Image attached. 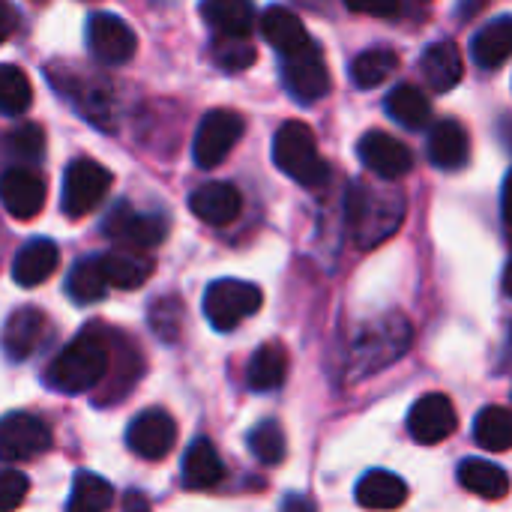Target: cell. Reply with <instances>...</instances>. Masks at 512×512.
Listing matches in <instances>:
<instances>
[{"label": "cell", "instance_id": "cell-30", "mask_svg": "<svg viewBox=\"0 0 512 512\" xmlns=\"http://www.w3.org/2000/svg\"><path fill=\"white\" fill-rule=\"evenodd\" d=\"M105 291H108V276H105L102 258H81L66 279L69 300L78 306H90V303H99Z\"/></svg>", "mask_w": 512, "mask_h": 512}, {"label": "cell", "instance_id": "cell-1", "mask_svg": "<svg viewBox=\"0 0 512 512\" xmlns=\"http://www.w3.org/2000/svg\"><path fill=\"white\" fill-rule=\"evenodd\" d=\"M111 369V339L102 327H84L51 363L45 384L63 396H78L99 387Z\"/></svg>", "mask_w": 512, "mask_h": 512}, {"label": "cell", "instance_id": "cell-28", "mask_svg": "<svg viewBox=\"0 0 512 512\" xmlns=\"http://www.w3.org/2000/svg\"><path fill=\"white\" fill-rule=\"evenodd\" d=\"M285 375H288V354H285V348L276 345V342L261 345V348L252 354L249 369H246V381H249V387H252L255 393H270V390L282 387Z\"/></svg>", "mask_w": 512, "mask_h": 512}, {"label": "cell", "instance_id": "cell-2", "mask_svg": "<svg viewBox=\"0 0 512 512\" xmlns=\"http://www.w3.org/2000/svg\"><path fill=\"white\" fill-rule=\"evenodd\" d=\"M405 216V201L399 192H381L369 186H351L348 198V219L354 240L363 249L378 246L381 240L393 237L402 225Z\"/></svg>", "mask_w": 512, "mask_h": 512}, {"label": "cell", "instance_id": "cell-33", "mask_svg": "<svg viewBox=\"0 0 512 512\" xmlns=\"http://www.w3.org/2000/svg\"><path fill=\"white\" fill-rule=\"evenodd\" d=\"M33 102L30 78L15 63H0V114L3 117H21L27 114Z\"/></svg>", "mask_w": 512, "mask_h": 512}, {"label": "cell", "instance_id": "cell-11", "mask_svg": "<svg viewBox=\"0 0 512 512\" xmlns=\"http://www.w3.org/2000/svg\"><path fill=\"white\" fill-rule=\"evenodd\" d=\"M105 237L117 240L120 246H132V249H153L165 240L168 222L156 213H135L126 204H117L105 222H102Z\"/></svg>", "mask_w": 512, "mask_h": 512}, {"label": "cell", "instance_id": "cell-6", "mask_svg": "<svg viewBox=\"0 0 512 512\" xmlns=\"http://www.w3.org/2000/svg\"><path fill=\"white\" fill-rule=\"evenodd\" d=\"M240 138H243V117L237 111L216 108V111L204 114V120L198 123L195 141H192L195 165L204 168V171L222 165Z\"/></svg>", "mask_w": 512, "mask_h": 512}, {"label": "cell", "instance_id": "cell-5", "mask_svg": "<svg viewBox=\"0 0 512 512\" xmlns=\"http://www.w3.org/2000/svg\"><path fill=\"white\" fill-rule=\"evenodd\" d=\"M111 186H114V177L105 165L93 159H75L63 177L60 207L69 219H84L108 198Z\"/></svg>", "mask_w": 512, "mask_h": 512}, {"label": "cell", "instance_id": "cell-9", "mask_svg": "<svg viewBox=\"0 0 512 512\" xmlns=\"http://www.w3.org/2000/svg\"><path fill=\"white\" fill-rule=\"evenodd\" d=\"M126 444L135 456L147 459V462H159L165 459L174 444H177V423L168 411L162 408H147L141 411L129 429H126Z\"/></svg>", "mask_w": 512, "mask_h": 512}, {"label": "cell", "instance_id": "cell-3", "mask_svg": "<svg viewBox=\"0 0 512 512\" xmlns=\"http://www.w3.org/2000/svg\"><path fill=\"white\" fill-rule=\"evenodd\" d=\"M273 162L279 171H285L291 180L309 189L324 186L330 177V165L318 153L315 132L303 120H288L279 126L273 138Z\"/></svg>", "mask_w": 512, "mask_h": 512}, {"label": "cell", "instance_id": "cell-17", "mask_svg": "<svg viewBox=\"0 0 512 512\" xmlns=\"http://www.w3.org/2000/svg\"><path fill=\"white\" fill-rule=\"evenodd\" d=\"M189 210L207 225H231L243 210V198L231 183L213 180V183H204L192 192Z\"/></svg>", "mask_w": 512, "mask_h": 512}, {"label": "cell", "instance_id": "cell-42", "mask_svg": "<svg viewBox=\"0 0 512 512\" xmlns=\"http://www.w3.org/2000/svg\"><path fill=\"white\" fill-rule=\"evenodd\" d=\"M501 213H504V222L512 225V171L504 180V192H501Z\"/></svg>", "mask_w": 512, "mask_h": 512}, {"label": "cell", "instance_id": "cell-37", "mask_svg": "<svg viewBox=\"0 0 512 512\" xmlns=\"http://www.w3.org/2000/svg\"><path fill=\"white\" fill-rule=\"evenodd\" d=\"M213 51H216V63L225 72H240L255 63V48L246 36H219Z\"/></svg>", "mask_w": 512, "mask_h": 512}, {"label": "cell", "instance_id": "cell-31", "mask_svg": "<svg viewBox=\"0 0 512 512\" xmlns=\"http://www.w3.org/2000/svg\"><path fill=\"white\" fill-rule=\"evenodd\" d=\"M399 69V54L393 48H366L354 57L351 63V78L360 90H372L378 84H384L393 72Z\"/></svg>", "mask_w": 512, "mask_h": 512}, {"label": "cell", "instance_id": "cell-23", "mask_svg": "<svg viewBox=\"0 0 512 512\" xmlns=\"http://www.w3.org/2000/svg\"><path fill=\"white\" fill-rule=\"evenodd\" d=\"M201 18L216 36H249L255 9L252 0H201Z\"/></svg>", "mask_w": 512, "mask_h": 512}, {"label": "cell", "instance_id": "cell-15", "mask_svg": "<svg viewBox=\"0 0 512 512\" xmlns=\"http://www.w3.org/2000/svg\"><path fill=\"white\" fill-rule=\"evenodd\" d=\"M357 153H360V162H363L372 174H378V177H384V180L405 177V174L414 168L411 150H408L402 141H396L393 135L378 132V129H372V132H366V135L360 138Z\"/></svg>", "mask_w": 512, "mask_h": 512}, {"label": "cell", "instance_id": "cell-21", "mask_svg": "<svg viewBox=\"0 0 512 512\" xmlns=\"http://www.w3.org/2000/svg\"><path fill=\"white\" fill-rule=\"evenodd\" d=\"M225 480V465L216 453V447L207 438L192 441V447L183 456V483L186 489L204 492V489H216Z\"/></svg>", "mask_w": 512, "mask_h": 512}, {"label": "cell", "instance_id": "cell-19", "mask_svg": "<svg viewBox=\"0 0 512 512\" xmlns=\"http://www.w3.org/2000/svg\"><path fill=\"white\" fill-rule=\"evenodd\" d=\"M429 159L441 171H459L468 162V132L462 129L459 120H441L429 129Z\"/></svg>", "mask_w": 512, "mask_h": 512}, {"label": "cell", "instance_id": "cell-20", "mask_svg": "<svg viewBox=\"0 0 512 512\" xmlns=\"http://www.w3.org/2000/svg\"><path fill=\"white\" fill-rule=\"evenodd\" d=\"M102 267L108 276V285L132 291L141 288L150 273H153V258L144 255V249H132V246H117L108 255H102Z\"/></svg>", "mask_w": 512, "mask_h": 512}, {"label": "cell", "instance_id": "cell-22", "mask_svg": "<svg viewBox=\"0 0 512 512\" xmlns=\"http://www.w3.org/2000/svg\"><path fill=\"white\" fill-rule=\"evenodd\" d=\"M261 33H264V39L282 57L291 54V51H300V48H306L312 42L309 33H306V24L291 9H285V6L264 9V15H261Z\"/></svg>", "mask_w": 512, "mask_h": 512}, {"label": "cell", "instance_id": "cell-24", "mask_svg": "<svg viewBox=\"0 0 512 512\" xmlns=\"http://www.w3.org/2000/svg\"><path fill=\"white\" fill-rule=\"evenodd\" d=\"M420 66H423V78L438 93H447L462 81V51L453 42L429 45L420 57Z\"/></svg>", "mask_w": 512, "mask_h": 512}, {"label": "cell", "instance_id": "cell-25", "mask_svg": "<svg viewBox=\"0 0 512 512\" xmlns=\"http://www.w3.org/2000/svg\"><path fill=\"white\" fill-rule=\"evenodd\" d=\"M471 57L480 69H498L512 57V15L495 18L486 24L474 42H471Z\"/></svg>", "mask_w": 512, "mask_h": 512}, {"label": "cell", "instance_id": "cell-14", "mask_svg": "<svg viewBox=\"0 0 512 512\" xmlns=\"http://www.w3.org/2000/svg\"><path fill=\"white\" fill-rule=\"evenodd\" d=\"M0 204L12 219H33L45 207V183L30 168H6L0 174Z\"/></svg>", "mask_w": 512, "mask_h": 512}, {"label": "cell", "instance_id": "cell-44", "mask_svg": "<svg viewBox=\"0 0 512 512\" xmlns=\"http://www.w3.org/2000/svg\"><path fill=\"white\" fill-rule=\"evenodd\" d=\"M33 3H42V0H33Z\"/></svg>", "mask_w": 512, "mask_h": 512}, {"label": "cell", "instance_id": "cell-38", "mask_svg": "<svg viewBox=\"0 0 512 512\" xmlns=\"http://www.w3.org/2000/svg\"><path fill=\"white\" fill-rule=\"evenodd\" d=\"M6 147L12 156L24 159V162H39L42 159V150H45V135L36 123H24V126H15L6 138Z\"/></svg>", "mask_w": 512, "mask_h": 512}, {"label": "cell", "instance_id": "cell-7", "mask_svg": "<svg viewBox=\"0 0 512 512\" xmlns=\"http://www.w3.org/2000/svg\"><path fill=\"white\" fill-rule=\"evenodd\" d=\"M282 81L285 90L297 99V102H318L330 93V72L324 63V54L315 42H309L300 51H291L282 57Z\"/></svg>", "mask_w": 512, "mask_h": 512}, {"label": "cell", "instance_id": "cell-27", "mask_svg": "<svg viewBox=\"0 0 512 512\" xmlns=\"http://www.w3.org/2000/svg\"><path fill=\"white\" fill-rule=\"evenodd\" d=\"M459 483H462V489H468L471 495L486 498V501H498L510 492L507 471L486 459H465L459 465Z\"/></svg>", "mask_w": 512, "mask_h": 512}, {"label": "cell", "instance_id": "cell-36", "mask_svg": "<svg viewBox=\"0 0 512 512\" xmlns=\"http://www.w3.org/2000/svg\"><path fill=\"white\" fill-rule=\"evenodd\" d=\"M183 327V306L174 297H159L150 306V330L162 339V342H177Z\"/></svg>", "mask_w": 512, "mask_h": 512}, {"label": "cell", "instance_id": "cell-4", "mask_svg": "<svg viewBox=\"0 0 512 512\" xmlns=\"http://www.w3.org/2000/svg\"><path fill=\"white\" fill-rule=\"evenodd\" d=\"M261 303H264L261 288L252 282H240V279H216L204 291V315L219 333L240 327V321L255 315Z\"/></svg>", "mask_w": 512, "mask_h": 512}, {"label": "cell", "instance_id": "cell-16", "mask_svg": "<svg viewBox=\"0 0 512 512\" xmlns=\"http://www.w3.org/2000/svg\"><path fill=\"white\" fill-rule=\"evenodd\" d=\"M45 327H48L45 312H39L33 306L12 312L3 324V333H0V348L6 354V360L24 363L27 357H33V351L39 348V342L45 336Z\"/></svg>", "mask_w": 512, "mask_h": 512}, {"label": "cell", "instance_id": "cell-43", "mask_svg": "<svg viewBox=\"0 0 512 512\" xmlns=\"http://www.w3.org/2000/svg\"><path fill=\"white\" fill-rule=\"evenodd\" d=\"M501 288H504V294L512 300V258L510 264H507V270H504V279H501Z\"/></svg>", "mask_w": 512, "mask_h": 512}, {"label": "cell", "instance_id": "cell-18", "mask_svg": "<svg viewBox=\"0 0 512 512\" xmlns=\"http://www.w3.org/2000/svg\"><path fill=\"white\" fill-rule=\"evenodd\" d=\"M60 264V249L45 240V237H36V240H27L15 261H12V279L21 285V288H36L42 282H48L54 276Z\"/></svg>", "mask_w": 512, "mask_h": 512}, {"label": "cell", "instance_id": "cell-32", "mask_svg": "<svg viewBox=\"0 0 512 512\" xmlns=\"http://www.w3.org/2000/svg\"><path fill=\"white\" fill-rule=\"evenodd\" d=\"M474 441L489 453L512 450V411L510 408H483L474 420Z\"/></svg>", "mask_w": 512, "mask_h": 512}, {"label": "cell", "instance_id": "cell-13", "mask_svg": "<svg viewBox=\"0 0 512 512\" xmlns=\"http://www.w3.org/2000/svg\"><path fill=\"white\" fill-rule=\"evenodd\" d=\"M456 408L444 393H429L420 402H414L411 414H408V432L414 441L432 447L447 441L456 432Z\"/></svg>", "mask_w": 512, "mask_h": 512}, {"label": "cell", "instance_id": "cell-8", "mask_svg": "<svg viewBox=\"0 0 512 512\" xmlns=\"http://www.w3.org/2000/svg\"><path fill=\"white\" fill-rule=\"evenodd\" d=\"M48 450H51V432L39 417L27 411L0 417V462L3 465L30 462Z\"/></svg>", "mask_w": 512, "mask_h": 512}, {"label": "cell", "instance_id": "cell-10", "mask_svg": "<svg viewBox=\"0 0 512 512\" xmlns=\"http://www.w3.org/2000/svg\"><path fill=\"white\" fill-rule=\"evenodd\" d=\"M87 48L96 60L108 63V66H120V63L132 60L138 39L123 18H117L111 12H96L87 18Z\"/></svg>", "mask_w": 512, "mask_h": 512}, {"label": "cell", "instance_id": "cell-34", "mask_svg": "<svg viewBox=\"0 0 512 512\" xmlns=\"http://www.w3.org/2000/svg\"><path fill=\"white\" fill-rule=\"evenodd\" d=\"M114 504V489L108 480L81 471L72 480V498H69V510L72 512H102Z\"/></svg>", "mask_w": 512, "mask_h": 512}, {"label": "cell", "instance_id": "cell-12", "mask_svg": "<svg viewBox=\"0 0 512 512\" xmlns=\"http://www.w3.org/2000/svg\"><path fill=\"white\" fill-rule=\"evenodd\" d=\"M411 342V327L405 318H384V324L372 327L360 342H357V363L366 372H378L399 360L408 351Z\"/></svg>", "mask_w": 512, "mask_h": 512}, {"label": "cell", "instance_id": "cell-41", "mask_svg": "<svg viewBox=\"0 0 512 512\" xmlns=\"http://www.w3.org/2000/svg\"><path fill=\"white\" fill-rule=\"evenodd\" d=\"M15 24H18L15 9H12L6 0H0V42H6V39L15 33Z\"/></svg>", "mask_w": 512, "mask_h": 512}, {"label": "cell", "instance_id": "cell-35", "mask_svg": "<svg viewBox=\"0 0 512 512\" xmlns=\"http://www.w3.org/2000/svg\"><path fill=\"white\" fill-rule=\"evenodd\" d=\"M249 450L261 465H279L285 459V432L276 420H264L249 432Z\"/></svg>", "mask_w": 512, "mask_h": 512}, {"label": "cell", "instance_id": "cell-26", "mask_svg": "<svg viewBox=\"0 0 512 512\" xmlns=\"http://www.w3.org/2000/svg\"><path fill=\"white\" fill-rule=\"evenodd\" d=\"M408 501V486L390 471H369L357 483V504L366 510H396Z\"/></svg>", "mask_w": 512, "mask_h": 512}, {"label": "cell", "instance_id": "cell-29", "mask_svg": "<svg viewBox=\"0 0 512 512\" xmlns=\"http://www.w3.org/2000/svg\"><path fill=\"white\" fill-rule=\"evenodd\" d=\"M384 108L405 129H423L432 117V105H429L426 93L414 84H399L396 90H390Z\"/></svg>", "mask_w": 512, "mask_h": 512}, {"label": "cell", "instance_id": "cell-39", "mask_svg": "<svg viewBox=\"0 0 512 512\" xmlns=\"http://www.w3.org/2000/svg\"><path fill=\"white\" fill-rule=\"evenodd\" d=\"M27 489H30V480L15 471V468H0V512L15 510L24 504L27 498Z\"/></svg>", "mask_w": 512, "mask_h": 512}, {"label": "cell", "instance_id": "cell-40", "mask_svg": "<svg viewBox=\"0 0 512 512\" xmlns=\"http://www.w3.org/2000/svg\"><path fill=\"white\" fill-rule=\"evenodd\" d=\"M348 9L363 12V15H375V18H393L402 9V0H345Z\"/></svg>", "mask_w": 512, "mask_h": 512}]
</instances>
